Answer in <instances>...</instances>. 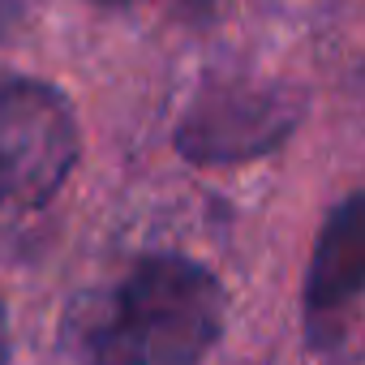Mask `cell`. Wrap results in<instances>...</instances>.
<instances>
[{
	"label": "cell",
	"instance_id": "obj_1",
	"mask_svg": "<svg viewBox=\"0 0 365 365\" xmlns=\"http://www.w3.org/2000/svg\"><path fill=\"white\" fill-rule=\"evenodd\" d=\"M224 331L220 279L180 258L150 254L108 297L82 339L86 365H198Z\"/></svg>",
	"mask_w": 365,
	"mask_h": 365
},
{
	"label": "cell",
	"instance_id": "obj_5",
	"mask_svg": "<svg viewBox=\"0 0 365 365\" xmlns=\"http://www.w3.org/2000/svg\"><path fill=\"white\" fill-rule=\"evenodd\" d=\"M0 365H9V314L0 305Z\"/></svg>",
	"mask_w": 365,
	"mask_h": 365
},
{
	"label": "cell",
	"instance_id": "obj_2",
	"mask_svg": "<svg viewBox=\"0 0 365 365\" xmlns=\"http://www.w3.org/2000/svg\"><path fill=\"white\" fill-rule=\"evenodd\" d=\"M78 125L61 91L0 73V228L39 211L73 172Z\"/></svg>",
	"mask_w": 365,
	"mask_h": 365
},
{
	"label": "cell",
	"instance_id": "obj_3",
	"mask_svg": "<svg viewBox=\"0 0 365 365\" xmlns=\"http://www.w3.org/2000/svg\"><path fill=\"white\" fill-rule=\"evenodd\" d=\"M297 116L301 108L279 86H258L241 78L202 82L176 125V150L194 163L258 159L292 133Z\"/></svg>",
	"mask_w": 365,
	"mask_h": 365
},
{
	"label": "cell",
	"instance_id": "obj_4",
	"mask_svg": "<svg viewBox=\"0 0 365 365\" xmlns=\"http://www.w3.org/2000/svg\"><path fill=\"white\" fill-rule=\"evenodd\" d=\"M365 288V194L344 198L318 232L309 271H305V305L327 314Z\"/></svg>",
	"mask_w": 365,
	"mask_h": 365
},
{
	"label": "cell",
	"instance_id": "obj_6",
	"mask_svg": "<svg viewBox=\"0 0 365 365\" xmlns=\"http://www.w3.org/2000/svg\"><path fill=\"white\" fill-rule=\"evenodd\" d=\"M14 14H18V9H5V5H0V26H5V22H9Z\"/></svg>",
	"mask_w": 365,
	"mask_h": 365
}]
</instances>
